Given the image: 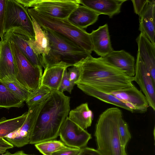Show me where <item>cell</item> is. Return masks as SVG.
Here are the masks:
<instances>
[{
	"label": "cell",
	"mask_w": 155,
	"mask_h": 155,
	"mask_svg": "<svg viewBox=\"0 0 155 155\" xmlns=\"http://www.w3.org/2000/svg\"><path fill=\"white\" fill-rule=\"evenodd\" d=\"M74 65L80 71L75 83L77 87H89L110 94L132 87L133 77L106 62L102 57L94 58L91 54Z\"/></svg>",
	"instance_id": "1"
},
{
	"label": "cell",
	"mask_w": 155,
	"mask_h": 155,
	"mask_svg": "<svg viewBox=\"0 0 155 155\" xmlns=\"http://www.w3.org/2000/svg\"><path fill=\"white\" fill-rule=\"evenodd\" d=\"M70 97L63 93L51 90L43 102L34 126L29 144L55 140L60 128L68 117Z\"/></svg>",
	"instance_id": "2"
},
{
	"label": "cell",
	"mask_w": 155,
	"mask_h": 155,
	"mask_svg": "<svg viewBox=\"0 0 155 155\" xmlns=\"http://www.w3.org/2000/svg\"><path fill=\"white\" fill-rule=\"evenodd\" d=\"M122 117L121 111L117 107L107 108L100 115L95 136L97 150L103 155H127L119 132V123Z\"/></svg>",
	"instance_id": "3"
},
{
	"label": "cell",
	"mask_w": 155,
	"mask_h": 155,
	"mask_svg": "<svg viewBox=\"0 0 155 155\" xmlns=\"http://www.w3.org/2000/svg\"><path fill=\"white\" fill-rule=\"evenodd\" d=\"M44 30L49 39L50 48L47 55L39 58L42 67L44 69L58 65L71 67L91 54L62 35L50 30Z\"/></svg>",
	"instance_id": "4"
},
{
	"label": "cell",
	"mask_w": 155,
	"mask_h": 155,
	"mask_svg": "<svg viewBox=\"0 0 155 155\" xmlns=\"http://www.w3.org/2000/svg\"><path fill=\"white\" fill-rule=\"evenodd\" d=\"M28 13L45 30H50L74 42L88 53L93 51L90 33L74 26L67 19L54 18L42 14L33 8H28Z\"/></svg>",
	"instance_id": "5"
},
{
	"label": "cell",
	"mask_w": 155,
	"mask_h": 155,
	"mask_svg": "<svg viewBox=\"0 0 155 155\" xmlns=\"http://www.w3.org/2000/svg\"><path fill=\"white\" fill-rule=\"evenodd\" d=\"M4 31L35 39L32 19L27 9L15 0H6Z\"/></svg>",
	"instance_id": "6"
},
{
	"label": "cell",
	"mask_w": 155,
	"mask_h": 155,
	"mask_svg": "<svg viewBox=\"0 0 155 155\" xmlns=\"http://www.w3.org/2000/svg\"><path fill=\"white\" fill-rule=\"evenodd\" d=\"M10 42L17 69L16 80L30 91L36 90L41 86L42 67L33 65L17 46L12 42Z\"/></svg>",
	"instance_id": "7"
},
{
	"label": "cell",
	"mask_w": 155,
	"mask_h": 155,
	"mask_svg": "<svg viewBox=\"0 0 155 155\" xmlns=\"http://www.w3.org/2000/svg\"><path fill=\"white\" fill-rule=\"evenodd\" d=\"M27 9L29 7L51 17L67 19L79 5L80 0H15Z\"/></svg>",
	"instance_id": "8"
},
{
	"label": "cell",
	"mask_w": 155,
	"mask_h": 155,
	"mask_svg": "<svg viewBox=\"0 0 155 155\" xmlns=\"http://www.w3.org/2000/svg\"><path fill=\"white\" fill-rule=\"evenodd\" d=\"M43 103L28 108V115L23 125L4 138L14 147L20 148L29 144Z\"/></svg>",
	"instance_id": "9"
},
{
	"label": "cell",
	"mask_w": 155,
	"mask_h": 155,
	"mask_svg": "<svg viewBox=\"0 0 155 155\" xmlns=\"http://www.w3.org/2000/svg\"><path fill=\"white\" fill-rule=\"evenodd\" d=\"M60 139L66 146L81 149L86 147L91 135L67 117L59 132Z\"/></svg>",
	"instance_id": "10"
},
{
	"label": "cell",
	"mask_w": 155,
	"mask_h": 155,
	"mask_svg": "<svg viewBox=\"0 0 155 155\" xmlns=\"http://www.w3.org/2000/svg\"><path fill=\"white\" fill-rule=\"evenodd\" d=\"M133 81L139 85L145 96L149 106L155 110L154 83L143 62L137 54Z\"/></svg>",
	"instance_id": "11"
},
{
	"label": "cell",
	"mask_w": 155,
	"mask_h": 155,
	"mask_svg": "<svg viewBox=\"0 0 155 155\" xmlns=\"http://www.w3.org/2000/svg\"><path fill=\"white\" fill-rule=\"evenodd\" d=\"M0 54V80L11 81L16 79L17 69L10 41L3 36L1 39Z\"/></svg>",
	"instance_id": "12"
},
{
	"label": "cell",
	"mask_w": 155,
	"mask_h": 155,
	"mask_svg": "<svg viewBox=\"0 0 155 155\" xmlns=\"http://www.w3.org/2000/svg\"><path fill=\"white\" fill-rule=\"evenodd\" d=\"M110 94L127 105L135 112L143 113L149 107L147 100L142 91L135 86Z\"/></svg>",
	"instance_id": "13"
},
{
	"label": "cell",
	"mask_w": 155,
	"mask_h": 155,
	"mask_svg": "<svg viewBox=\"0 0 155 155\" xmlns=\"http://www.w3.org/2000/svg\"><path fill=\"white\" fill-rule=\"evenodd\" d=\"M136 41L138 46L137 54L143 62L155 83V45L152 43L141 32Z\"/></svg>",
	"instance_id": "14"
},
{
	"label": "cell",
	"mask_w": 155,
	"mask_h": 155,
	"mask_svg": "<svg viewBox=\"0 0 155 155\" xmlns=\"http://www.w3.org/2000/svg\"><path fill=\"white\" fill-rule=\"evenodd\" d=\"M155 0H148L139 16V30L155 45Z\"/></svg>",
	"instance_id": "15"
},
{
	"label": "cell",
	"mask_w": 155,
	"mask_h": 155,
	"mask_svg": "<svg viewBox=\"0 0 155 155\" xmlns=\"http://www.w3.org/2000/svg\"><path fill=\"white\" fill-rule=\"evenodd\" d=\"M93 51L101 57H104L113 51L107 24L99 26L90 33Z\"/></svg>",
	"instance_id": "16"
},
{
	"label": "cell",
	"mask_w": 155,
	"mask_h": 155,
	"mask_svg": "<svg viewBox=\"0 0 155 155\" xmlns=\"http://www.w3.org/2000/svg\"><path fill=\"white\" fill-rule=\"evenodd\" d=\"M103 58L106 62L123 71L130 77L134 76V58L125 50H113Z\"/></svg>",
	"instance_id": "17"
},
{
	"label": "cell",
	"mask_w": 155,
	"mask_h": 155,
	"mask_svg": "<svg viewBox=\"0 0 155 155\" xmlns=\"http://www.w3.org/2000/svg\"><path fill=\"white\" fill-rule=\"evenodd\" d=\"M127 0H80V3L97 14L112 18L119 13L123 4Z\"/></svg>",
	"instance_id": "18"
},
{
	"label": "cell",
	"mask_w": 155,
	"mask_h": 155,
	"mask_svg": "<svg viewBox=\"0 0 155 155\" xmlns=\"http://www.w3.org/2000/svg\"><path fill=\"white\" fill-rule=\"evenodd\" d=\"M99 15L88 7L80 5L72 12L67 19L74 26L84 29L95 23Z\"/></svg>",
	"instance_id": "19"
},
{
	"label": "cell",
	"mask_w": 155,
	"mask_h": 155,
	"mask_svg": "<svg viewBox=\"0 0 155 155\" xmlns=\"http://www.w3.org/2000/svg\"><path fill=\"white\" fill-rule=\"evenodd\" d=\"M32 21L35 38H29L28 43L39 58L47 55L50 50L49 40L46 31L33 18Z\"/></svg>",
	"instance_id": "20"
},
{
	"label": "cell",
	"mask_w": 155,
	"mask_h": 155,
	"mask_svg": "<svg viewBox=\"0 0 155 155\" xmlns=\"http://www.w3.org/2000/svg\"><path fill=\"white\" fill-rule=\"evenodd\" d=\"M3 36L10 41L13 42L33 65L42 67L39 58L36 55L28 43V37L12 32L5 33Z\"/></svg>",
	"instance_id": "21"
},
{
	"label": "cell",
	"mask_w": 155,
	"mask_h": 155,
	"mask_svg": "<svg viewBox=\"0 0 155 155\" xmlns=\"http://www.w3.org/2000/svg\"><path fill=\"white\" fill-rule=\"evenodd\" d=\"M68 68L66 66L58 65L45 68L42 74L40 86H45L51 90L58 91L64 71Z\"/></svg>",
	"instance_id": "22"
},
{
	"label": "cell",
	"mask_w": 155,
	"mask_h": 155,
	"mask_svg": "<svg viewBox=\"0 0 155 155\" xmlns=\"http://www.w3.org/2000/svg\"><path fill=\"white\" fill-rule=\"evenodd\" d=\"M68 118L82 128L90 127L93 120V113L87 103H83L71 110Z\"/></svg>",
	"instance_id": "23"
},
{
	"label": "cell",
	"mask_w": 155,
	"mask_h": 155,
	"mask_svg": "<svg viewBox=\"0 0 155 155\" xmlns=\"http://www.w3.org/2000/svg\"><path fill=\"white\" fill-rule=\"evenodd\" d=\"M78 87L88 95L94 97L105 103L124 109L131 113L134 112V111L127 105L110 94L104 93L87 86H81Z\"/></svg>",
	"instance_id": "24"
},
{
	"label": "cell",
	"mask_w": 155,
	"mask_h": 155,
	"mask_svg": "<svg viewBox=\"0 0 155 155\" xmlns=\"http://www.w3.org/2000/svg\"><path fill=\"white\" fill-rule=\"evenodd\" d=\"M24 102L0 80V108L21 107L24 105Z\"/></svg>",
	"instance_id": "25"
},
{
	"label": "cell",
	"mask_w": 155,
	"mask_h": 155,
	"mask_svg": "<svg viewBox=\"0 0 155 155\" xmlns=\"http://www.w3.org/2000/svg\"><path fill=\"white\" fill-rule=\"evenodd\" d=\"M28 114L26 112L21 115L12 119L3 117L0 119V138H4L9 133L20 128L23 124Z\"/></svg>",
	"instance_id": "26"
},
{
	"label": "cell",
	"mask_w": 155,
	"mask_h": 155,
	"mask_svg": "<svg viewBox=\"0 0 155 155\" xmlns=\"http://www.w3.org/2000/svg\"><path fill=\"white\" fill-rule=\"evenodd\" d=\"M36 148L43 155H52L57 151L69 149L63 142L55 140L44 141L35 144Z\"/></svg>",
	"instance_id": "27"
},
{
	"label": "cell",
	"mask_w": 155,
	"mask_h": 155,
	"mask_svg": "<svg viewBox=\"0 0 155 155\" xmlns=\"http://www.w3.org/2000/svg\"><path fill=\"white\" fill-rule=\"evenodd\" d=\"M51 90L45 86L32 91L25 102L28 108L38 105L44 101L50 96Z\"/></svg>",
	"instance_id": "28"
},
{
	"label": "cell",
	"mask_w": 155,
	"mask_h": 155,
	"mask_svg": "<svg viewBox=\"0 0 155 155\" xmlns=\"http://www.w3.org/2000/svg\"><path fill=\"white\" fill-rule=\"evenodd\" d=\"M2 81L10 90L24 102L27 100L32 92L21 84L16 79Z\"/></svg>",
	"instance_id": "29"
},
{
	"label": "cell",
	"mask_w": 155,
	"mask_h": 155,
	"mask_svg": "<svg viewBox=\"0 0 155 155\" xmlns=\"http://www.w3.org/2000/svg\"><path fill=\"white\" fill-rule=\"evenodd\" d=\"M119 132L121 143L125 148L129 140L131 138V135L128 129V125L121 117L119 123Z\"/></svg>",
	"instance_id": "30"
},
{
	"label": "cell",
	"mask_w": 155,
	"mask_h": 155,
	"mask_svg": "<svg viewBox=\"0 0 155 155\" xmlns=\"http://www.w3.org/2000/svg\"><path fill=\"white\" fill-rule=\"evenodd\" d=\"M67 69V68L64 71L61 82L58 91L61 93L66 91L71 94L74 84L69 80Z\"/></svg>",
	"instance_id": "31"
},
{
	"label": "cell",
	"mask_w": 155,
	"mask_h": 155,
	"mask_svg": "<svg viewBox=\"0 0 155 155\" xmlns=\"http://www.w3.org/2000/svg\"><path fill=\"white\" fill-rule=\"evenodd\" d=\"M6 0H0V38L2 39L5 34Z\"/></svg>",
	"instance_id": "32"
},
{
	"label": "cell",
	"mask_w": 155,
	"mask_h": 155,
	"mask_svg": "<svg viewBox=\"0 0 155 155\" xmlns=\"http://www.w3.org/2000/svg\"><path fill=\"white\" fill-rule=\"evenodd\" d=\"M68 74L70 80L75 85L80 76V71L78 67L76 65L71 66L68 69Z\"/></svg>",
	"instance_id": "33"
},
{
	"label": "cell",
	"mask_w": 155,
	"mask_h": 155,
	"mask_svg": "<svg viewBox=\"0 0 155 155\" xmlns=\"http://www.w3.org/2000/svg\"><path fill=\"white\" fill-rule=\"evenodd\" d=\"M148 0H132L134 13L139 16Z\"/></svg>",
	"instance_id": "34"
},
{
	"label": "cell",
	"mask_w": 155,
	"mask_h": 155,
	"mask_svg": "<svg viewBox=\"0 0 155 155\" xmlns=\"http://www.w3.org/2000/svg\"><path fill=\"white\" fill-rule=\"evenodd\" d=\"M81 149L71 148L54 153L52 155H79Z\"/></svg>",
	"instance_id": "35"
},
{
	"label": "cell",
	"mask_w": 155,
	"mask_h": 155,
	"mask_svg": "<svg viewBox=\"0 0 155 155\" xmlns=\"http://www.w3.org/2000/svg\"><path fill=\"white\" fill-rule=\"evenodd\" d=\"M79 155H103L97 150L85 147L81 149Z\"/></svg>",
	"instance_id": "36"
},
{
	"label": "cell",
	"mask_w": 155,
	"mask_h": 155,
	"mask_svg": "<svg viewBox=\"0 0 155 155\" xmlns=\"http://www.w3.org/2000/svg\"><path fill=\"white\" fill-rule=\"evenodd\" d=\"M13 147L12 144L4 138H0V150L5 152L7 150Z\"/></svg>",
	"instance_id": "37"
},
{
	"label": "cell",
	"mask_w": 155,
	"mask_h": 155,
	"mask_svg": "<svg viewBox=\"0 0 155 155\" xmlns=\"http://www.w3.org/2000/svg\"><path fill=\"white\" fill-rule=\"evenodd\" d=\"M0 155H34L28 154L24 153L22 150L18 151L14 153H11L8 151H6L5 153L3 154H0Z\"/></svg>",
	"instance_id": "38"
},
{
	"label": "cell",
	"mask_w": 155,
	"mask_h": 155,
	"mask_svg": "<svg viewBox=\"0 0 155 155\" xmlns=\"http://www.w3.org/2000/svg\"><path fill=\"white\" fill-rule=\"evenodd\" d=\"M1 41H0V54L1 52Z\"/></svg>",
	"instance_id": "39"
},
{
	"label": "cell",
	"mask_w": 155,
	"mask_h": 155,
	"mask_svg": "<svg viewBox=\"0 0 155 155\" xmlns=\"http://www.w3.org/2000/svg\"><path fill=\"white\" fill-rule=\"evenodd\" d=\"M5 152L0 150V154H3Z\"/></svg>",
	"instance_id": "40"
}]
</instances>
